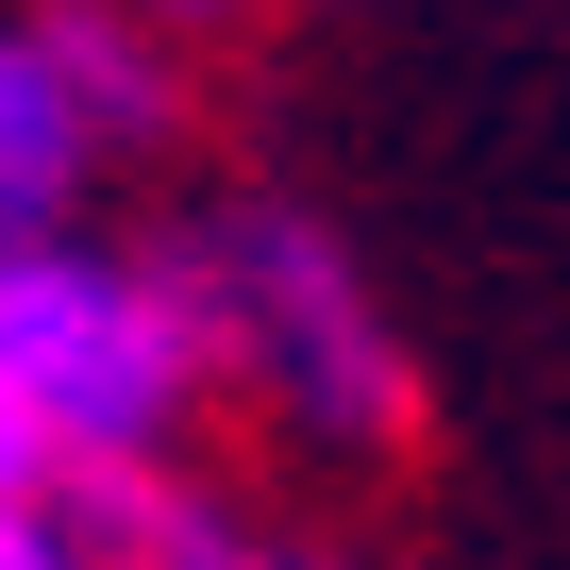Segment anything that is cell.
I'll return each instance as SVG.
<instances>
[{
	"label": "cell",
	"mask_w": 570,
	"mask_h": 570,
	"mask_svg": "<svg viewBox=\"0 0 570 570\" xmlns=\"http://www.w3.org/2000/svg\"><path fill=\"white\" fill-rule=\"evenodd\" d=\"M0 403H18V436L51 453V487H85V470H185V420L218 403L185 268L135 252V235L0 252Z\"/></svg>",
	"instance_id": "1"
},
{
	"label": "cell",
	"mask_w": 570,
	"mask_h": 570,
	"mask_svg": "<svg viewBox=\"0 0 570 570\" xmlns=\"http://www.w3.org/2000/svg\"><path fill=\"white\" fill-rule=\"evenodd\" d=\"M168 268L202 303V370L252 386L303 453H386L420 420V353H403L386 285L353 268V235L320 202H218Z\"/></svg>",
	"instance_id": "2"
},
{
	"label": "cell",
	"mask_w": 570,
	"mask_h": 570,
	"mask_svg": "<svg viewBox=\"0 0 570 570\" xmlns=\"http://www.w3.org/2000/svg\"><path fill=\"white\" fill-rule=\"evenodd\" d=\"M151 135H168V51L118 18V0H35V18H0V252L85 235L101 151H151Z\"/></svg>",
	"instance_id": "3"
},
{
	"label": "cell",
	"mask_w": 570,
	"mask_h": 570,
	"mask_svg": "<svg viewBox=\"0 0 570 570\" xmlns=\"http://www.w3.org/2000/svg\"><path fill=\"white\" fill-rule=\"evenodd\" d=\"M0 570H101V553L68 537V503H0Z\"/></svg>",
	"instance_id": "4"
},
{
	"label": "cell",
	"mask_w": 570,
	"mask_h": 570,
	"mask_svg": "<svg viewBox=\"0 0 570 570\" xmlns=\"http://www.w3.org/2000/svg\"><path fill=\"white\" fill-rule=\"evenodd\" d=\"M0 503H51V453L18 436V403H0Z\"/></svg>",
	"instance_id": "5"
},
{
	"label": "cell",
	"mask_w": 570,
	"mask_h": 570,
	"mask_svg": "<svg viewBox=\"0 0 570 570\" xmlns=\"http://www.w3.org/2000/svg\"><path fill=\"white\" fill-rule=\"evenodd\" d=\"M218 570H336V553H252V537H235V553H218Z\"/></svg>",
	"instance_id": "6"
},
{
	"label": "cell",
	"mask_w": 570,
	"mask_h": 570,
	"mask_svg": "<svg viewBox=\"0 0 570 570\" xmlns=\"http://www.w3.org/2000/svg\"><path fill=\"white\" fill-rule=\"evenodd\" d=\"M118 18H235V0H118Z\"/></svg>",
	"instance_id": "7"
}]
</instances>
